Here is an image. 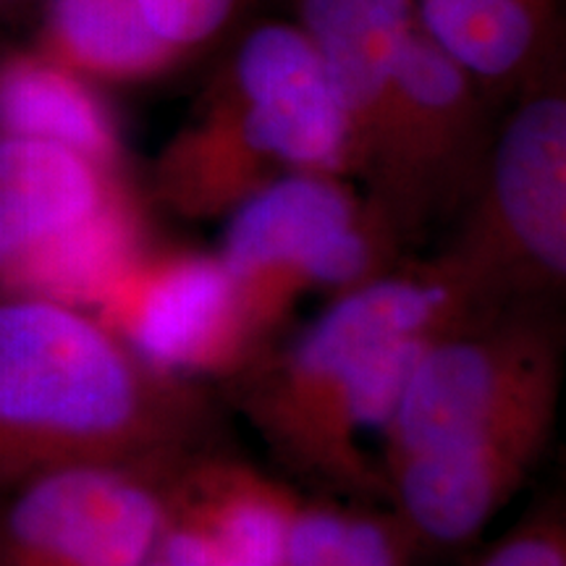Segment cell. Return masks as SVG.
I'll use <instances>...</instances> for the list:
<instances>
[{
	"instance_id": "obj_1",
	"label": "cell",
	"mask_w": 566,
	"mask_h": 566,
	"mask_svg": "<svg viewBox=\"0 0 566 566\" xmlns=\"http://www.w3.org/2000/svg\"><path fill=\"white\" fill-rule=\"evenodd\" d=\"M208 401L80 307L0 296V495L82 464L153 472L208 433Z\"/></svg>"
},
{
	"instance_id": "obj_2",
	"label": "cell",
	"mask_w": 566,
	"mask_h": 566,
	"mask_svg": "<svg viewBox=\"0 0 566 566\" xmlns=\"http://www.w3.org/2000/svg\"><path fill=\"white\" fill-rule=\"evenodd\" d=\"M558 354L548 323L512 313L462 321L417 359L386 443V467L556 405Z\"/></svg>"
},
{
	"instance_id": "obj_3",
	"label": "cell",
	"mask_w": 566,
	"mask_h": 566,
	"mask_svg": "<svg viewBox=\"0 0 566 566\" xmlns=\"http://www.w3.org/2000/svg\"><path fill=\"white\" fill-rule=\"evenodd\" d=\"M475 300H533L566 279V103L527 101L491 158L478 223L446 258Z\"/></svg>"
},
{
	"instance_id": "obj_4",
	"label": "cell",
	"mask_w": 566,
	"mask_h": 566,
	"mask_svg": "<svg viewBox=\"0 0 566 566\" xmlns=\"http://www.w3.org/2000/svg\"><path fill=\"white\" fill-rule=\"evenodd\" d=\"M380 247L357 205L325 174H292L254 189L233 212L218 258L237 281L252 334L307 283L352 289L375 279Z\"/></svg>"
},
{
	"instance_id": "obj_5",
	"label": "cell",
	"mask_w": 566,
	"mask_h": 566,
	"mask_svg": "<svg viewBox=\"0 0 566 566\" xmlns=\"http://www.w3.org/2000/svg\"><path fill=\"white\" fill-rule=\"evenodd\" d=\"M475 296L449 265L386 275L346 289L250 396L260 428L279 446L359 359L407 336H438L467 321Z\"/></svg>"
},
{
	"instance_id": "obj_6",
	"label": "cell",
	"mask_w": 566,
	"mask_h": 566,
	"mask_svg": "<svg viewBox=\"0 0 566 566\" xmlns=\"http://www.w3.org/2000/svg\"><path fill=\"white\" fill-rule=\"evenodd\" d=\"M242 108L202 134L239 181L263 160L325 174L352 166L349 122L304 30L268 24L244 40L233 66Z\"/></svg>"
},
{
	"instance_id": "obj_7",
	"label": "cell",
	"mask_w": 566,
	"mask_h": 566,
	"mask_svg": "<svg viewBox=\"0 0 566 566\" xmlns=\"http://www.w3.org/2000/svg\"><path fill=\"white\" fill-rule=\"evenodd\" d=\"M163 527L150 472L66 467L0 495V566H145Z\"/></svg>"
},
{
	"instance_id": "obj_8",
	"label": "cell",
	"mask_w": 566,
	"mask_h": 566,
	"mask_svg": "<svg viewBox=\"0 0 566 566\" xmlns=\"http://www.w3.org/2000/svg\"><path fill=\"white\" fill-rule=\"evenodd\" d=\"M122 342L168 375L237 365L254 338L237 281L221 258H174L137 265L105 302Z\"/></svg>"
},
{
	"instance_id": "obj_9",
	"label": "cell",
	"mask_w": 566,
	"mask_h": 566,
	"mask_svg": "<svg viewBox=\"0 0 566 566\" xmlns=\"http://www.w3.org/2000/svg\"><path fill=\"white\" fill-rule=\"evenodd\" d=\"M554 417L556 405L530 409L396 462L388 472L407 525L436 543H462L483 530L535 464Z\"/></svg>"
},
{
	"instance_id": "obj_10",
	"label": "cell",
	"mask_w": 566,
	"mask_h": 566,
	"mask_svg": "<svg viewBox=\"0 0 566 566\" xmlns=\"http://www.w3.org/2000/svg\"><path fill=\"white\" fill-rule=\"evenodd\" d=\"M122 195L111 171L53 142L0 134V296H21L42 258Z\"/></svg>"
},
{
	"instance_id": "obj_11",
	"label": "cell",
	"mask_w": 566,
	"mask_h": 566,
	"mask_svg": "<svg viewBox=\"0 0 566 566\" xmlns=\"http://www.w3.org/2000/svg\"><path fill=\"white\" fill-rule=\"evenodd\" d=\"M472 129L467 71L422 30H409L394 61L386 132L373 176L401 221L430 174L457 160Z\"/></svg>"
},
{
	"instance_id": "obj_12",
	"label": "cell",
	"mask_w": 566,
	"mask_h": 566,
	"mask_svg": "<svg viewBox=\"0 0 566 566\" xmlns=\"http://www.w3.org/2000/svg\"><path fill=\"white\" fill-rule=\"evenodd\" d=\"M302 19L349 122L352 166L373 174L412 0H302Z\"/></svg>"
},
{
	"instance_id": "obj_13",
	"label": "cell",
	"mask_w": 566,
	"mask_h": 566,
	"mask_svg": "<svg viewBox=\"0 0 566 566\" xmlns=\"http://www.w3.org/2000/svg\"><path fill=\"white\" fill-rule=\"evenodd\" d=\"M0 134L69 147L105 171L118 158L108 113L63 63L21 59L0 69Z\"/></svg>"
},
{
	"instance_id": "obj_14",
	"label": "cell",
	"mask_w": 566,
	"mask_h": 566,
	"mask_svg": "<svg viewBox=\"0 0 566 566\" xmlns=\"http://www.w3.org/2000/svg\"><path fill=\"white\" fill-rule=\"evenodd\" d=\"M187 493L192 499L181 506L179 520L208 535L226 564L283 566L294 516L283 491L247 472L212 470L189 478Z\"/></svg>"
},
{
	"instance_id": "obj_15",
	"label": "cell",
	"mask_w": 566,
	"mask_h": 566,
	"mask_svg": "<svg viewBox=\"0 0 566 566\" xmlns=\"http://www.w3.org/2000/svg\"><path fill=\"white\" fill-rule=\"evenodd\" d=\"M51 32L63 66L101 76L150 74L179 53L153 32L139 0H53Z\"/></svg>"
},
{
	"instance_id": "obj_16",
	"label": "cell",
	"mask_w": 566,
	"mask_h": 566,
	"mask_svg": "<svg viewBox=\"0 0 566 566\" xmlns=\"http://www.w3.org/2000/svg\"><path fill=\"white\" fill-rule=\"evenodd\" d=\"M422 32L467 74L501 80L530 59L535 0H420Z\"/></svg>"
},
{
	"instance_id": "obj_17",
	"label": "cell",
	"mask_w": 566,
	"mask_h": 566,
	"mask_svg": "<svg viewBox=\"0 0 566 566\" xmlns=\"http://www.w3.org/2000/svg\"><path fill=\"white\" fill-rule=\"evenodd\" d=\"M233 3L237 0H139L153 32L176 51L212 38L231 17Z\"/></svg>"
},
{
	"instance_id": "obj_18",
	"label": "cell",
	"mask_w": 566,
	"mask_h": 566,
	"mask_svg": "<svg viewBox=\"0 0 566 566\" xmlns=\"http://www.w3.org/2000/svg\"><path fill=\"white\" fill-rule=\"evenodd\" d=\"M346 516L310 509L292 516L283 548V566H336Z\"/></svg>"
},
{
	"instance_id": "obj_19",
	"label": "cell",
	"mask_w": 566,
	"mask_h": 566,
	"mask_svg": "<svg viewBox=\"0 0 566 566\" xmlns=\"http://www.w3.org/2000/svg\"><path fill=\"white\" fill-rule=\"evenodd\" d=\"M336 566H399V548L386 522L346 516Z\"/></svg>"
},
{
	"instance_id": "obj_20",
	"label": "cell",
	"mask_w": 566,
	"mask_h": 566,
	"mask_svg": "<svg viewBox=\"0 0 566 566\" xmlns=\"http://www.w3.org/2000/svg\"><path fill=\"white\" fill-rule=\"evenodd\" d=\"M480 566H566L562 530L533 525L509 537Z\"/></svg>"
},
{
	"instance_id": "obj_21",
	"label": "cell",
	"mask_w": 566,
	"mask_h": 566,
	"mask_svg": "<svg viewBox=\"0 0 566 566\" xmlns=\"http://www.w3.org/2000/svg\"><path fill=\"white\" fill-rule=\"evenodd\" d=\"M145 566H168V564H166V562H163V558H160L158 554H155V556L150 558V562H147Z\"/></svg>"
}]
</instances>
